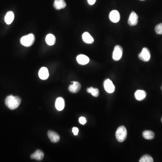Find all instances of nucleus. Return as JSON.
I'll return each mask as SVG.
<instances>
[{
	"mask_svg": "<svg viewBox=\"0 0 162 162\" xmlns=\"http://www.w3.org/2000/svg\"><path fill=\"white\" fill-rule=\"evenodd\" d=\"M21 102V99L18 96H14L12 95L8 96L5 100L6 106L10 109L13 110L17 108Z\"/></svg>",
	"mask_w": 162,
	"mask_h": 162,
	"instance_id": "1",
	"label": "nucleus"
},
{
	"mask_svg": "<svg viewBox=\"0 0 162 162\" xmlns=\"http://www.w3.org/2000/svg\"><path fill=\"white\" fill-rule=\"evenodd\" d=\"M35 38L32 33L24 36L20 39V43L26 47H30L32 46L35 42Z\"/></svg>",
	"mask_w": 162,
	"mask_h": 162,
	"instance_id": "2",
	"label": "nucleus"
},
{
	"mask_svg": "<svg viewBox=\"0 0 162 162\" xmlns=\"http://www.w3.org/2000/svg\"><path fill=\"white\" fill-rule=\"evenodd\" d=\"M117 140L120 142H124L127 137V131L124 126H120L118 128L116 132Z\"/></svg>",
	"mask_w": 162,
	"mask_h": 162,
	"instance_id": "3",
	"label": "nucleus"
},
{
	"mask_svg": "<svg viewBox=\"0 0 162 162\" xmlns=\"http://www.w3.org/2000/svg\"><path fill=\"white\" fill-rule=\"evenodd\" d=\"M123 50L122 47L119 45L115 46L113 53V59L114 61H118L122 56Z\"/></svg>",
	"mask_w": 162,
	"mask_h": 162,
	"instance_id": "4",
	"label": "nucleus"
},
{
	"mask_svg": "<svg viewBox=\"0 0 162 162\" xmlns=\"http://www.w3.org/2000/svg\"><path fill=\"white\" fill-rule=\"evenodd\" d=\"M139 58L143 61L148 62L150 59V53L148 48L144 47L142 52L139 54Z\"/></svg>",
	"mask_w": 162,
	"mask_h": 162,
	"instance_id": "5",
	"label": "nucleus"
},
{
	"mask_svg": "<svg viewBox=\"0 0 162 162\" xmlns=\"http://www.w3.org/2000/svg\"><path fill=\"white\" fill-rule=\"evenodd\" d=\"M104 87L106 92L108 93H113L115 90V87L110 79H107L104 81Z\"/></svg>",
	"mask_w": 162,
	"mask_h": 162,
	"instance_id": "6",
	"label": "nucleus"
},
{
	"mask_svg": "<svg viewBox=\"0 0 162 162\" xmlns=\"http://www.w3.org/2000/svg\"><path fill=\"white\" fill-rule=\"evenodd\" d=\"M109 18L110 20L113 23H118L120 19V14L118 11L113 10L109 14Z\"/></svg>",
	"mask_w": 162,
	"mask_h": 162,
	"instance_id": "7",
	"label": "nucleus"
},
{
	"mask_svg": "<svg viewBox=\"0 0 162 162\" xmlns=\"http://www.w3.org/2000/svg\"><path fill=\"white\" fill-rule=\"evenodd\" d=\"M138 19V15L135 12L133 11L130 14L128 19V24L132 26L136 25L137 24Z\"/></svg>",
	"mask_w": 162,
	"mask_h": 162,
	"instance_id": "8",
	"label": "nucleus"
},
{
	"mask_svg": "<svg viewBox=\"0 0 162 162\" xmlns=\"http://www.w3.org/2000/svg\"><path fill=\"white\" fill-rule=\"evenodd\" d=\"M47 135H48V137L52 142L57 143L60 141V137L59 134L54 131H48Z\"/></svg>",
	"mask_w": 162,
	"mask_h": 162,
	"instance_id": "9",
	"label": "nucleus"
},
{
	"mask_svg": "<svg viewBox=\"0 0 162 162\" xmlns=\"http://www.w3.org/2000/svg\"><path fill=\"white\" fill-rule=\"evenodd\" d=\"M81 88V85L77 82H73V84L70 85L68 87V90L73 93H77L80 91Z\"/></svg>",
	"mask_w": 162,
	"mask_h": 162,
	"instance_id": "10",
	"label": "nucleus"
},
{
	"mask_svg": "<svg viewBox=\"0 0 162 162\" xmlns=\"http://www.w3.org/2000/svg\"><path fill=\"white\" fill-rule=\"evenodd\" d=\"M38 75L40 79L46 80L49 77V73L48 69L46 67H42L39 70Z\"/></svg>",
	"mask_w": 162,
	"mask_h": 162,
	"instance_id": "11",
	"label": "nucleus"
},
{
	"mask_svg": "<svg viewBox=\"0 0 162 162\" xmlns=\"http://www.w3.org/2000/svg\"><path fill=\"white\" fill-rule=\"evenodd\" d=\"M77 61L80 65H85L89 62L90 59L85 55H79L77 57Z\"/></svg>",
	"mask_w": 162,
	"mask_h": 162,
	"instance_id": "12",
	"label": "nucleus"
},
{
	"mask_svg": "<svg viewBox=\"0 0 162 162\" xmlns=\"http://www.w3.org/2000/svg\"><path fill=\"white\" fill-rule=\"evenodd\" d=\"M65 101L62 98L59 97L57 98L56 101V107L58 111H62L65 108Z\"/></svg>",
	"mask_w": 162,
	"mask_h": 162,
	"instance_id": "13",
	"label": "nucleus"
},
{
	"mask_svg": "<svg viewBox=\"0 0 162 162\" xmlns=\"http://www.w3.org/2000/svg\"><path fill=\"white\" fill-rule=\"evenodd\" d=\"M44 154L41 150H37L33 154L31 155V158L32 159H36L38 161H40L43 159L44 158Z\"/></svg>",
	"mask_w": 162,
	"mask_h": 162,
	"instance_id": "14",
	"label": "nucleus"
},
{
	"mask_svg": "<svg viewBox=\"0 0 162 162\" xmlns=\"http://www.w3.org/2000/svg\"><path fill=\"white\" fill-rule=\"evenodd\" d=\"M82 39L85 43L87 44H92L94 42L93 37L87 32H84L82 35Z\"/></svg>",
	"mask_w": 162,
	"mask_h": 162,
	"instance_id": "15",
	"label": "nucleus"
},
{
	"mask_svg": "<svg viewBox=\"0 0 162 162\" xmlns=\"http://www.w3.org/2000/svg\"><path fill=\"white\" fill-rule=\"evenodd\" d=\"M147 96V93L143 90H138L136 91L135 93V97L137 101L143 100Z\"/></svg>",
	"mask_w": 162,
	"mask_h": 162,
	"instance_id": "16",
	"label": "nucleus"
},
{
	"mask_svg": "<svg viewBox=\"0 0 162 162\" xmlns=\"http://www.w3.org/2000/svg\"><path fill=\"white\" fill-rule=\"evenodd\" d=\"M66 6V4L64 0H55L54 6L56 10L63 9Z\"/></svg>",
	"mask_w": 162,
	"mask_h": 162,
	"instance_id": "17",
	"label": "nucleus"
},
{
	"mask_svg": "<svg viewBox=\"0 0 162 162\" xmlns=\"http://www.w3.org/2000/svg\"><path fill=\"white\" fill-rule=\"evenodd\" d=\"M15 18L14 13L12 11H8L5 17V21L7 25L12 23Z\"/></svg>",
	"mask_w": 162,
	"mask_h": 162,
	"instance_id": "18",
	"label": "nucleus"
},
{
	"mask_svg": "<svg viewBox=\"0 0 162 162\" xmlns=\"http://www.w3.org/2000/svg\"><path fill=\"white\" fill-rule=\"evenodd\" d=\"M46 42L49 46H53L56 43V38L53 34H48L46 37Z\"/></svg>",
	"mask_w": 162,
	"mask_h": 162,
	"instance_id": "19",
	"label": "nucleus"
},
{
	"mask_svg": "<svg viewBox=\"0 0 162 162\" xmlns=\"http://www.w3.org/2000/svg\"><path fill=\"white\" fill-rule=\"evenodd\" d=\"M142 136L147 140H152L154 138L155 134L152 131H145L143 132Z\"/></svg>",
	"mask_w": 162,
	"mask_h": 162,
	"instance_id": "20",
	"label": "nucleus"
},
{
	"mask_svg": "<svg viewBox=\"0 0 162 162\" xmlns=\"http://www.w3.org/2000/svg\"><path fill=\"white\" fill-rule=\"evenodd\" d=\"M87 92L88 93H91L93 96L98 97L99 95V91L97 88H94L91 87L87 88Z\"/></svg>",
	"mask_w": 162,
	"mask_h": 162,
	"instance_id": "21",
	"label": "nucleus"
},
{
	"mask_svg": "<svg viewBox=\"0 0 162 162\" xmlns=\"http://www.w3.org/2000/svg\"><path fill=\"white\" fill-rule=\"evenodd\" d=\"M140 162H153L154 160L152 157L149 155H144L140 159Z\"/></svg>",
	"mask_w": 162,
	"mask_h": 162,
	"instance_id": "22",
	"label": "nucleus"
},
{
	"mask_svg": "<svg viewBox=\"0 0 162 162\" xmlns=\"http://www.w3.org/2000/svg\"><path fill=\"white\" fill-rule=\"evenodd\" d=\"M155 31L157 34L161 35L162 34V23L156 25L155 27Z\"/></svg>",
	"mask_w": 162,
	"mask_h": 162,
	"instance_id": "23",
	"label": "nucleus"
},
{
	"mask_svg": "<svg viewBox=\"0 0 162 162\" xmlns=\"http://www.w3.org/2000/svg\"><path fill=\"white\" fill-rule=\"evenodd\" d=\"M79 122L82 125H84L86 124L87 123V120H86V118L84 117H81L80 118H79Z\"/></svg>",
	"mask_w": 162,
	"mask_h": 162,
	"instance_id": "24",
	"label": "nucleus"
},
{
	"mask_svg": "<svg viewBox=\"0 0 162 162\" xmlns=\"http://www.w3.org/2000/svg\"><path fill=\"white\" fill-rule=\"evenodd\" d=\"M72 131L73 134H74L75 136H76V135L78 134L79 130H78V128H77L76 127H74L73 128Z\"/></svg>",
	"mask_w": 162,
	"mask_h": 162,
	"instance_id": "25",
	"label": "nucleus"
},
{
	"mask_svg": "<svg viewBox=\"0 0 162 162\" xmlns=\"http://www.w3.org/2000/svg\"><path fill=\"white\" fill-rule=\"evenodd\" d=\"M87 1H88V3L90 5H94L96 1V0H87Z\"/></svg>",
	"mask_w": 162,
	"mask_h": 162,
	"instance_id": "26",
	"label": "nucleus"
},
{
	"mask_svg": "<svg viewBox=\"0 0 162 162\" xmlns=\"http://www.w3.org/2000/svg\"><path fill=\"white\" fill-rule=\"evenodd\" d=\"M140 1H145V0H140Z\"/></svg>",
	"mask_w": 162,
	"mask_h": 162,
	"instance_id": "27",
	"label": "nucleus"
},
{
	"mask_svg": "<svg viewBox=\"0 0 162 162\" xmlns=\"http://www.w3.org/2000/svg\"><path fill=\"white\" fill-rule=\"evenodd\" d=\"M161 121H162V119H161Z\"/></svg>",
	"mask_w": 162,
	"mask_h": 162,
	"instance_id": "28",
	"label": "nucleus"
},
{
	"mask_svg": "<svg viewBox=\"0 0 162 162\" xmlns=\"http://www.w3.org/2000/svg\"><path fill=\"white\" fill-rule=\"evenodd\" d=\"M161 89H162V88H161Z\"/></svg>",
	"mask_w": 162,
	"mask_h": 162,
	"instance_id": "29",
	"label": "nucleus"
}]
</instances>
